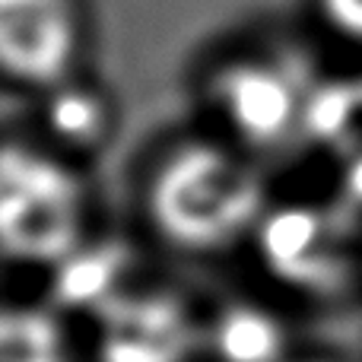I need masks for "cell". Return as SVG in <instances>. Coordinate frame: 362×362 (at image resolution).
Listing matches in <instances>:
<instances>
[{
  "instance_id": "obj_6",
  "label": "cell",
  "mask_w": 362,
  "mask_h": 362,
  "mask_svg": "<svg viewBox=\"0 0 362 362\" xmlns=\"http://www.w3.org/2000/svg\"><path fill=\"white\" fill-rule=\"evenodd\" d=\"M80 51L74 0H0V61L23 86H61Z\"/></svg>"
},
{
  "instance_id": "obj_3",
  "label": "cell",
  "mask_w": 362,
  "mask_h": 362,
  "mask_svg": "<svg viewBox=\"0 0 362 362\" xmlns=\"http://www.w3.org/2000/svg\"><path fill=\"white\" fill-rule=\"evenodd\" d=\"M312 89L302 70L280 57H242L219 67L213 76V102L219 115L257 150H276L293 137H305Z\"/></svg>"
},
{
  "instance_id": "obj_8",
  "label": "cell",
  "mask_w": 362,
  "mask_h": 362,
  "mask_svg": "<svg viewBox=\"0 0 362 362\" xmlns=\"http://www.w3.org/2000/svg\"><path fill=\"white\" fill-rule=\"evenodd\" d=\"M305 137L327 146V153H334L340 165L362 156V76L331 80L312 89Z\"/></svg>"
},
{
  "instance_id": "obj_7",
  "label": "cell",
  "mask_w": 362,
  "mask_h": 362,
  "mask_svg": "<svg viewBox=\"0 0 362 362\" xmlns=\"http://www.w3.org/2000/svg\"><path fill=\"white\" fill-rule=\"evenodd\" d=\"M51 293L64 308L99 312L124 293L131 251L118 242H80L61 261L51 264Z\"/></svg>"
},
{
  "instance_id": "obj_10",
  "label": "cell",
  "mask_w": 362,
  "mask_h": 362,
  "mask_svg": "<svg viewBox=\"0 0 362 362\" xmlns=\"http://www.w3.org/2000/svg\"><path fill=\"white\" fill-rule=\"evenodd\" d=\"M0 362H70L61 325L42 308H6L0 321Z\"/></svg>"
},
{
  "instance_id": "obj_2",
  "label": "cell",
  "mask_w": 362,
  "mask_h": 362,
  "mask_svg": "<svg viewBox=\"0 0 362 362\" xmlns=\"http://www.w3.org/2000/svg\"><path fill=\"white\" fill-rule=\"evenodd\" d=\"M83 185L64 163L10 144L0 163V238L13 261L54 264L83 242Z\"/></svg>"
},
{
  "instance_id": "obj_14",
  "label": "cell",
  "mask_w": 362,
  "mask_h": 362,
  "mask_svg": "<svg viewBox=\"0 0 362 362\" xmlns=\"http://www.w3.org/2000/svg\"><path fill=\"white\" fill-rule=\"evenodd\" d=\"M312 362H318V359H312Z\"/></svg>"
},
{
  "instance_id": "obj_4",
  "label": "cell",
  "mask_w": 362,
  "mask_h": 362,
  "mask_svg": "<svg viewBox=\"0 0 362 362\" xmlns=\"http://www.w3.org/2000/svg\"><path fill=\"white\" fill-rule=\"evenodd\" d=\"M261 257L276 280L308 293H334L350 280L353 229L334 210L286 204L257 223Z\"/></svg>"
},
{
  "instance_id": "obj_9",
  "label": "cell",
  "mask_w": 362,
  "mask_h": 362,
  "mask_svg": "<svg viewBox=\"0 0 362 362\" xmlns=\"http://www.w3.org/2000/svg\"><path fill=\"white\" fill-rule=\"evenodd\" d=\"M210 344L219 362H283V325L261 305L235 302L210 325Z\"/></svg>"
},
{
  "instance_id": "obj_13",
  "label": "cell",
  "mask_w": 362,
  "mask_h": 362,
  "mask_svg": "<svg viewBox=\"0 0 362 362\" xmlns=\"http://www.w3.org/2000/svg\"><path fill=\"white\" fill-rule=\"evenodd\" d=\"M344 169V187H346V197L353 204H362V156L353 159V163L340 165Z\"/></svg>"
},
{
  "instance_id": "obj_1",
  "label": "cell",
  "mask_w": 362,
  "mask_h": 362,
  "mask_svg": "<svg viewBox=\"0 0 362 362\" xmlns=\"http://www.w3.org/2000/svg\"><path fill=\"white\" fill-rule=\"evenodd\" d=\"M264 185L245 159L213 144L172 150L150 185V219L181 251H219L257 229Z\"/></svg>"
},
{
  "instance_id": "obj_12",
  "label": "cell",
  "mask_w": 362,
  "mask_h": 362,
  "mask_svg": "<svg viewBox=\"0 0 362 362\" xmlns=\"http://www.w3.org/2000/svg\"><path fill=\"white\" fill-rule=\"evenodd\" d=\"M318 4L337 35L362 45V0H318Z\"/></svg>"
},
{
  "instance_id": "obj_11",
  "label": "cell",
  "mask_w": 362,
  "mask_h": 362,
  "mask_svg": "<svg viewBox=\"0 0 362 362\" xmlns=\"http://www.w3.org/2000/svg\"><path fill=\"white\" fill-rule=\"evenodd\" d=\"M48 127L70 146H93L108 127L105 102L83 86H54L48 99Z\"/></svg>"
},
{
  "instance_id": "obj_5",
  "label": "cell",
  "mask_w": 362,
  "mask_h": 362,
  "mask_svg": "<svg viewBox=\"0 0 362 362\" xmlns=\"http://www.w3.org/2000/svg\"><path fill=\"white\" fill-rule=\"evenodd\" d=\"M99 362H191L200 331L175 293L124 289L95 312Z\"/></svg>"
}]
</instances>
